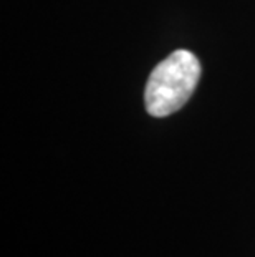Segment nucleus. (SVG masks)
I'll return each mask as SVG.
<instances>
[{"mask_svg": "<svg viewBox=\"0 0 255 257\" xmlns=\"http://www.w3.org/2000/svg\"><path fill=\"white\" fill-rule=\"evenodd\" d=\"M200 78V63L189 50H176L151 72L144 91L146 110L154 118L176 113L192 96Z\"/></svg>", "mask_w": 255, "mask_h": 257, "instance_id": "nucleus-1", "label": "nucleus"}]
</instances>
